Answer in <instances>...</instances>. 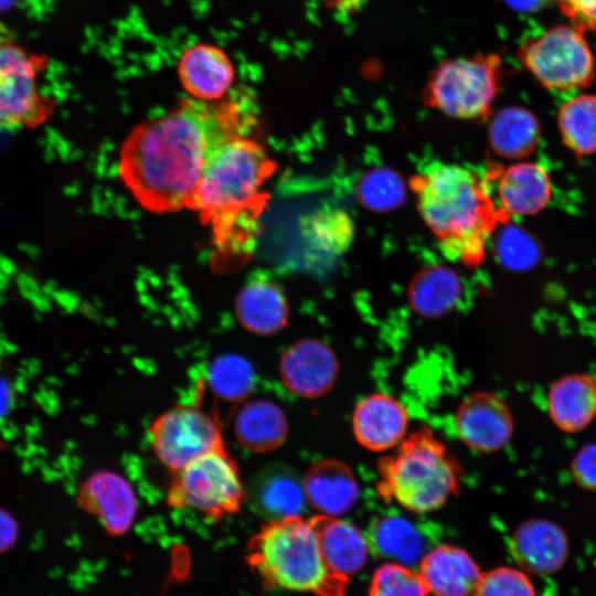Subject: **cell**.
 I'll return each mask as SVG.
<instances>
[{
	"label": "cell",
	"instance_id": "cell-38",
	"mask_svg": "<svg viewBox=\"0 0 596 596\" xmlns=\"http://www.w3.org/2000/svg\"><path fill=\"white\" fill-rule=\"evenodd\" d=\"M511 8L519 11H535L544 7L550 0H504Z\"/></svg>",
	"mask_w": 596,
	"mask_h": 596
},
{
	"label": "cell",
	"instance_id": "cell-25",
	"mask_svg": "<svg viewBox=\"0 0 596 596\" xmlns=\"http://www.w3.org/2000/svg\"><path fill=\"white\" fill-rule=\"evenodd\" d=\"M462 294L459 276L449 267L433 265L412 280L408 300L412 309L425 318H438L455 308Z\"/></svg>",
	"mask_w": 596,
	"mask_h": 596
},
{
	"label": "cell",
	"instance_id": "cell-6",
	"mask_svg": "<svg viewBox=\"0 0 596 596\" xmlns=\"http://www.w3.org/2000/svg\"><path fill=\"white\" fill-rule=\"evenodd\" d=\"M171 476L167 505L190 509L209 521L217 522L240 512L248 498L240 467L226 445L202 455Z\"/></svg>",
	"mask_w": 596,
	"mask_h": 596
},
{
	"label": "cell",
	"instance_id": "cell-3",
	"mask_svg": "<svg viewBox=\"0 0 596 596\" xmlns=\"http://www.w3.org/2000/svg\"><path fill=\"white\" fill-rule=\"evenodd\" d=\"M412 189L441 252L464 265H479L491 233L508 219L494 202L487 178L436 161L412 179Z\"/></svg>",
	"mask_w": 596,
	"mask_h": 596
},
{
	"label": "cell",
	"instance_id": "cell-7",
	"mask_svg": "<svg viewBox=\"0 0 596 596\" xmlns=\"http://www.w3.org/2000/svg\"><path fill=\"white\" fill-rule=\"evenodd\" d=\"M501 75L502 61L494 53L448 58L430 72L423 99L454 118H482L490 113Z\"/></svg>",
	"mask_w": 596,
	"mask_h": 596
},
{
	"label": "cell",
	"instance_id": "cell-23",
	"mask_svg": "<svg viewBox=\"0 0 596 596\" xmlns=\"http://www.w3.org/2000/svg\"><path fill=\"white\" fill-rule=\"evenodd\" d=\"M288 434V422L283 409L269 400L245 403L234 418V435L242 447L253 453H268L278 448Z\"/></svg>",
	"mask_w": 596,
	"mask_h": 596
},
{
	"label": "cell",
	"instance_id": "cell-30",
	"mask_svg": "<svg viewBox=\"0 0 596 596\" xmlns=\"http://www.w3.org/2000/svg\"><path fill=\"white\" fill-rule=\"evenodd\" d=\"M358 199L368 209L387 212L401 205L406 190L402 178L389 168H374L359 181Z\"/></svg>",
	"mask_w": 596,
	"mask_h": 596
},
{
	"label": "cell",
	"instance_id": "cell-9",
	"mask_svg": "<svg viewBox=\"0 0 596 596\" xmlns=\"http://www.w3.org/2000/svg\"><path fill=\"white\" fill-rule=\"evenodd\" d=\"M46 60L10 39H0V129L44 123L52 104L39 87Z\"/></svg>",
	"mask_w": 596,
	"mask_h": 596
},
{
	"label": "cell",
	"instance_id": "cell-26",
	"mask_svg": "<svg viewBox=\"0 0 596 596\" xmlns=\"http://www.w3.org/2000/svg\"><path fill=\"white\" fill-rule=\"evenodd\" d=\"M491 149L502 158L521 159L536 148L540 125L524 107L510 106L494 115L489 125Z\"/></svg>",
	"mask_w": 596,
	"mask_h": 596
},
{
	"label": "cell",
	"instance_id": "cell-31",
	"mask_svg": "<svg viewBox=\"0 0 596 596\" xmlns=\"http://www.w3.org/2000/svg\"><path fill=\"white\" fill-rule=\"evenodd\" d=\"M421 575L406 565L386 563L373 574L369 596H427Z\"/></svg>",
	"mask_w": 596,
	"mask_h": 596
},
{
	"label": "cell",
	"instance_id": "cell-32",
	"mask_svg": "<svg viewBox=\"0 0 596 596\" xmlns=\"http://www.w3.org/2000/svg\"><path fill=\"white\" fill-rule=\"evenodd\" d=\"M310 228L315 246L330 254L341 253L352 238L351 220L339 210L323 212L315 216Z\"/></svg>",
	"mask_w": 596,
	"mask_h": 596
},
{
	"label": "cell",
	"instance_id": "cell-18",
	"mask_svg": "<svg viewBox=\"0 0 596 596\" xmlns=\"http://www.w3.org/2000/svg\"><path fill=\"white\" fill-rule=\"evenodd\" d=\"M418 574L434 596H469L482 576L473 558L451 545H439L424 554Z\"/></svg>",
	"mask_w": 596,
	"mask_h": 596
},
{
	"label": "cell",
	"instance_id": "cell-8",
	"mask_svg": "<svg viewBox=\"0 0 596 596\" xmlns=\"http://www.w3.org/2000/svg\"><path fill=\"white\" fill-rule=\"evenodd\" d=\"M522 65L545 88L566 92L588 86L596 60L576 25H557L526 40L519 49Z\"/></svg>",
	"mask_w": 596,
	"mask_h": 596
},
{
	"label": "cell",
	"instance_id": "cell-11",
	"mask_svg": "<svg viewBox=\"0 0 596 596\" xmlns=\"http://www.w3.org/2000/svg\"><path fill=\"white\" fill-rule=\"evenodd\" d=\"M454 425L459 439L479 453L501 449L513 433L510 408L488 392H478L464 400L456 411Z\"/></svg>",
	"mask_w": 596,
	"mask_h": 596
},
{
	"label": "cell",
	"instance_id": "cell-1",
	"mask_svg": "<svg viewBox=\"0 0 596 596\" xmlns=\"http://www.w3.org/2000/svg\"><path fill=\"white\" fill-rule=\"evenodd\" d=\"M245 124L234 103L184 99L129 132L119 150V177L150 212L189 209L210 159Z\"/></svg>",
	"mask_w": 596,
	"mask_h": 596
},
{
	"label": "cell",
	"instance_id": "cell-15",
	"mask_svg": "<svg viewBox=\"0 0 596 596\" xmlns=\"http://www.w3.org/2000/svg\"><path fill=\"white\" fill-rule=\"evenodd\" d=\"M407 426L405 406L384 393H374L361 400L352 415L356 440L373 451L396 448L406 438Z\"/></svg>",
	"mask_w": 596,
	"mask_h": 596
},
{
	"label": "cell",
	"instance_id": "cell-13",
	"mask_svg": "<svg viewBox=\"0 0 596 596\" xmlns=\"http://www.w3.org/2000/svg\"><path fill=\"white\" fill-rule=\"evenodd\" d=\"M78 502L96 517L110 535L126 533L137 514V498L131 485L113 471H98L88 477L78 492Z\"/></svg>",
	"mask_w": 596,
	"mask_h": 596
},
{
	"label": "cell",
	"instance_id": "cell-16",
	"mask_svg": "<svg viewBox=\"0 0 596 596\" xmlns=\"http://www.w3.org/2000/svg\"><path fill=\"white\" fill-rule=\"evenodd\" d=\"M234 66L220 47L198 43L183 51L178 63V76L183 88L195 99H221L234 81Z\"/></svg>",
	"mask_w": 596,
	"mask_h": 596
},
{
	"label": "cell",
	"instance_id": "cell-29",
	"mask_svg": "<svg viewBox=\"0 0 596 596\" xmlns=\"http://www.w3.org/2000/svg\"><path fill=\"white\" fill-rule=\"evenodd\" d=\"M206 381L216 397L236 403L252 393L255 372L244 358L237 354H223L210 364Z\"/></svg>",
	"mask_w": 596,
	"mask_h": 596
},
{
	"label": "cell",
	"instance_id": "cell-33",
	"mask_svg": "<svg viewBox=\"0 0 596 596\" xmlns=\"http://www.w3.org/2000/svg\"><path fill=\"white\" fill-rule=\"evenodd\" d=\"M475 596H536V590L525 571L501 566L482 574Z\"/></svg>",
	"mask_w": 596,
	"mask_h": 596
},
{
	"label": "cell",
	"instance_id": "cell-24",
	"mask_svg": "<svg viewBox=\"0 0 596 596\" xmlns=\"http://www.w3.org/2000/svg\"><path fill=\"white\" fill-rule=\"evenodd\" d=\"M255 504L270 519L301 515L308 504L302 479L287 466L265 468L251 490Z\"/></svg>",
	"mask_w": 596,
	"mask_h": 596
},
{
	"label": "cell",
	"instance_id": "cell-4",
	"mask_svg": "<svg viewBox=\"0 0 596 596\" xmlns=\"http://www.w3.org/2000/svg\"><path fill=\"white\" fill-rule=\"evenodd\" d=\"M246 563L267 588L344 596L349 579L324 561L313 519H269L248 539Z\"/></svg>",
	"mask_w": 596,
	"mask_h": 596
},
{
	"label": "cell",
	"instance_id": "cell-39",
	"mask_svg": "<svg viewBox=\"0 0 596 596\" xmlns=\"http://www.w3.org/2000/svg\"><path fill=\"white\" fill-rule=\"evenodd\" d=\"M18 0H0V11L11 8Z\"/></svg>",
	"mask_w": 596,
	"mask_h": 596
},
{
	"label": "cell",
	"instance_id": "cell-14",
	"mask_svg": "<svg viewBox=\"0 0 596 596\" xmlns=\"http://www.w3.org/2000/svg\"><path fill=\"white\" fill-rule=\"evenodd\" d=\"M510 551L526 573L550 575L565 564L568 540L565 531L555 522L531 519L519 524L512 533Z\"/></svg>",
	"mask_w": 596,
	"mask_h": 596
},
{
	"label": "cell",
	"instance_id": "cell-28",
	"mask_svg": "<svg viewBox=\"0 0 596 596\" xmlns=\"http://www.w3.org/2000/svg\"><path fill=\"white\" fill-rule=\"evenodd\" d=\"M557 124L564 145L579 156L596 152V95L581 94L562 104Z\"/></svg>",
	"mask_w": 596,
	"mask_h": 596
},
{
	"label": "cell",
	"instance_id": "cell-21",
	"mask_svg": "<svg viewBox=\"0 0 596 596\" xmlns=\"http://www.w3.org/2000/svg\"><path fill=\"white\" fill-rule=\"evenodd\" d=\"M549 415L565 433L586 428L596 416V382L584 373L565 375L553 383L547 395Z\"/></svg>",
	"mask_w": 596,
	"mask_h": 596
},
{
	"label": "cell",
	"instance_id": "cell-37",
	"mask_svg": "<svg viewBox=\"0 0 596 596\" xmlns=\"http://www.w3.org/2000/svg\"><path fill=\"white\" fill-rule=\"evenodd\" d=\"M18 524L12 515L0 509V553L10 550L18 539Z\"/></svg>",
	"mask_w": 596,
	"mask_h": 596
},
{
	"label": "cell",
	"instance_id": "cell-2",
	"mask_svg": "<svg viewBox=\"0 0 596 596\" xmlns=\"http://www.w3.org/2000/svg\"><path fill=\"white\" fill-rule=\"evenodd\" d=\"M276 163L245 132L225 141L210 159L190 207L211 228L216 253L244 259L256 246L265 182Z\"/></svg>",
	"mask_w": 596,
	"mask_h": 596
},
{
	"label": "cell",
	"instance_id": "cell-35",
	"mask_svg": "<svg viewBox=\"0 0 596 596\" xmlns=\"http://www.w3.org/2000/svg\"><path fill=\"white\" fill-rule=\"evenodd\" d=\"M562 12L584 31H596V0H556Z\"/></svg>",
	"mask_w": 596,
	"mask_h": 596
},
{
	"label": "cell",
	"instance_id": "cell-12",
	"mask_svg": "<svg viewBox=\"0 0 596 596\" xmlns=\"http://www.w3.org/2000/svg\"><path fill=\"white\" fill-rule=\"evenodd\" d=\"M332 349L317 339H302L289 345L279 360V375L291 393L307 398L326 394L338 375Z\"/></svg>",
	"mask_w": 596,
	"mask_h": 596
},
{
	"label": "cell",
	"instance_id": "cell-34",
	"mask_svg": "<svg viewBox=\"0 0 596 596\" xmlns=\"http://www.w3.org/2000/svg\"><path fill=\"white\" fill-rule=\"evenodd\" d=\"M571 473L581 488L596 492V443L587 444L576 453Z\"/></svg>",
	"mask_w": 596,
	"mask_h": 596
},
{
	"label": "cell",
	"instance_id": "cell-19",
	"mask_svg": "<svg viewBox=\"0 0 596 596\" xmlns=\"http://www.w3.org/2000/svg\"><path fill=\"white\" fill-rule=\"evenodd\" d=\"M302 483L307 503L320 515L340 517L351 510L359 498L353 472L334 459H324L311 466Z\"/></svg>",
	"mask_w": 596,
	"mask_h": 596
},
{
	"label": "cell",
	"instance_id": "cell-20",
	"mask_svg": "<svg viewBox=\"0 0 596 596\" xmlns=\"http://www.w3.org/2000/svg\"><path fill=\"white\" fill-rule=\"evenodd\" d=\"M235 315L241 326L257 336L281 330L288 319V305L281 289L269 278L257 275L240 291Z\"/></svg>",
	"mask_w": 596,
	"mask_h": 596
},
{
	"label": "cell",
	"instance_id": "cell-10",
	"mask_svg": "<svg viewBox=\"0 0 596 596\" xmlns=\"http://www.w3.org/2000/svg\"><path fill=\"white\" fill-rule=\"evenodd\" d=\"M148 437L156 458L170 473L225 446L219 417L199 402L166 409L149 426Z\"/></svg>",
	"mask_w": 596,
	"mask_h": 596
},
{
	"label": "cell",
	"instance_id": "cell-5",
	"mask_svg": "<svg viewBox=\"0 0 596 596\" xmlns=\"http://www.w3.org/2000/svg\"><path fill=\"white\" fill-rule=\"evenodd\" d=\"M380 493L414 513L444 505L459 487V469L428 430L407 436L379 466Z\"/></svg>",
	"mask_w": 596,
	"mask_h": 596
},
{
	"label": "cell",
	"instance_id": "cell-22",
	"mask_svg": "<svg viewBox=\"0 0 596 596\" xmlns=\"http://www.w3.org/2000/svg\"><path fill=\"white\" fill-rule=\"evenodd\" d=\"M312 519L324 561L336 574L349 579L364 566L369 541L354 524L339 517L319 514Z\"/></svg>",
	"mask_w": 596,
	"mask_h": 596
},
{
	"label": "cell",
	"instance_id": "cell-27",
	"mask_svg": "<svg viewBox=\"0 0 596 596\" xmlns=\"http://www.w3.org/2000/svg\"><path fill=\"white\" fill-rule=\"evenodd\" d=\"M369 544L377 553L403 565L421 561L424 556V538L407 519L387 515L374 522Z\"/></svg>",
	"mask_w": 596,
	"mask_h": 596
},
{
	"label": "cell",
	"instance_id": "cell-36",
	"mask_svg": "<svg viewBox=\"0 0 596 596\" xmlns=\"http://www.w3.org/2000/svg\"><path fill=\"white\" fill-rule=\"evenodd\" d=\"M525 241L517 232L505 231L498 241V255L509 266L525 263Z\"/></svg>",
	"mask_w": 596,
	"mask_h": 596
},
{
	"label": "cell",
	"instance_id": "cell-17",
	"mask_svg": "<svg viewBox=\"0 0 596 596\" xmlns=\"http://www.w3.org/2000/svg\"><path fill=\"white\" fill-rule=\"evenodd\" d=\"M496 182L497 205L510 215H532L545 207L552 183L545 168L534 162H518L491 175Z\"/></svg>",
	"mask_w": 596,
	"mask_h": 596
}]
</instances>
